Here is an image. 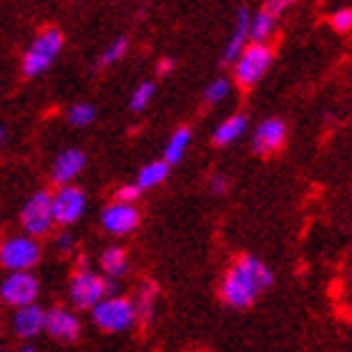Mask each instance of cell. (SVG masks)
<instances>
[{"mask_svg": "<svg viewBox=\"0 0 352 352\" xmlns=\"http://www.w3.org/2000/svg\"><path fill=\"white\" fill-rule=\"evenodd\" d=\"M272 285H274V272L270 270V264L254 254H239L221 277L219 297L229 307L247 309Z\"/></svg>", "mask_w": 352, "mask_h": 352, "instance_id": "obj_1", "label": "cell"}, {"mask_svg": "<svg viewBox=\"0 0 352 352\" xmlns=\"http://www.w3.org/2000/svg\"><path fill=\"white\" fill-rule=\"evenodd\" d=\"M109 294H116V282H109L101 272H96L88 267L86 259L78 262V270L71 274L68 282V300L76 309H91L103 302Z\"/></svg>", "mask_w": 352, "mask_h": 352, "instance_id": "obj_2", "label": "cell"}, {"mask_svg": "<svg viewBox=\"0 0 352 352\" xmlns=\"http://www.w3.org/2000/svg\"><path fill=\"white\" fill-rule=\"evenodd\" d=\"M63 45H66V36H63V30L56 28V25H48L38 33L30 45L25 48L21 58V71L25 78H38V76H43L48 68L56 63V58L60 56L63 51Z\"/></svg>", "mask_w": 352, "mask_h": 352, "instance_id": "obj_3", "label": "cell"}, {"mask_svg": "<svg viewBox=\"0 0 352 352\" xmlns=\"http://www.w3.org/2000/svg\"><path fill=\"white\" fill-rule=\"evenodd\" d=\"M272 63H274V48L270 43H247L236 60L232 63V76L239 88H252L270 74Z\"/></svg>", "mask_w": 352, "mask_h": 352, "instance_id": "obj_4", "label": "cell"}, {"mask_svg": "<svg viewBox=\"0 0 352 352\" xmlns=\"http://www.w3.org/2000/svg\"><path fill=\"white\" fill-rule=\"evenodd\" d=\"M91 320L106 335H121V332L131 330L133 324H136V309H133L131 297L109 294L106 300L98 302L91 309Z\"/></svg>", "mask_w": 352, "mask_h": 352, "instance_id": "obj_5", "label": "cell"}, {"mask_svg": "<svg viewBox=\"0 0 352 352\" xmlns=\"http://www.w3.org/2000/svg\"><path fill=\"white\" fill-rule=\"evenodd\" d=\"M41 242L33 239V236L23 234H6L0 239V267L10 272H30L41 262Z\"/></svg>", "mask_w": 352, "mask_h": 352, "instance_id": "obj_6", "label": "cell"}, {"mask_svg": "<svg viewBox=\"0 0 352 352\" xmlns=\"http://www.w3.org/2000/svg\"><path fill=\"white\" fill-rule=\"evenodd\" d=\"M53 227H56V221H53L51 191H36V194H30L25 199V204L21 206L23 234L41 239V236L51 234Z\"/></svg>", "mask_w": 352, "mask_h": 352, "instance_id": "obj_7", "label": "cell"}, {"mask_svg": "<svg viewBox=\"0 0 352 352\" xmlns=\"http://www.w3.org/2000/svg\"><path fill=\"white\" fill-rule=\"evenodd\" d=\"M38 294H41V282L33 272H10L0 282V300L13 309L36 305Z\"/></svg>", "mask_w": 352, "mask_h": 352, "instance_id": "obj_8", "label": "cell"}, {"mask_svg": "<svg viewBox=\"0 0 352 352\" xmlns=\"http://www.w3.org/2000/svg\"><path fill=\"white\" fill-rule=\"evenodd\" d=\"M51 206H53V221L58 227H71L86 212L88 197L78 184H68V186H58L56 191H51Z\"/></svg>", "mask_w": 352, "mask_h": 352, "instance_id": "obj_9", "label": "cell"}, {"mask_svg": "<svg viewBox=\"0 0 352 352\" xmlns=\"http://www.w3.org/2000/svg\"><path fill=\"white\" fill-rule=\"evenodd\" d=\"M141 224V212L133 204H118L111 201L101 212V227L111 236H129Z\"/></svg>", "mask_w": 352, "mask_h": 352, "instance_id": "obj_10", "label": "cell"}, {"mask_svg": "<svg viewBox=\"0 0 352 352\" xmlns=\"http://www.w3.org/2000/svg\"><path fill=\"white\" fill-rule=\"evenodd\" d=\"M81 317L76 315L74 309L66 307H48L45 309V327L43 332H48L56 342L71 345L81 338Z\"/></svg>", "mask_w": 352, "mask_h": 352, "instance_id": "obj_11", "label": "cell"}, {"mask_svg": "<svg viewBox=\"0 0 352 352\" xmlns=\"http://www.w3.org/2000/svg\"><path fill=\"white\" fill-rule=\"evenodd\" d=\"M287 141V124L282 118H264L262 124L252 133V151L257 156H272L285 146Z\"/></svg>", "mask_w": 352, "mask_h": 352, "instance_id": "obj_12", "label": "cell"}, {"mask_svg": "<svg viewBox=\"0 0 352 352\" xmlns=\"http://www.w3.org/2000/svg\"><path fill=\"white\" fill-rule=\"evenodd\" d=\"M86 162H88V156L83 148H76V146L63 148L51 164V182L56 184V186L74 184L76 179L81 176V171L86 169Z\"/></svg>", "mask_w": 352, "mask_h": 352, "instance_id": "obj_13", "label": "cell"}, {"mask_svg": "<svg viewBox=\"0 0 352 352\" xmlns=\"http://www.w3.org/2000/svg\"><path fill=\"white\" fill-rule=\"evenodd\" d=\"M250 21H252V10L247 6H242L236 10V18H234V30H232V36H229L227 45H224V51H221V63L224 66H232L236 60V56L247 48L250 43Z\"/></svg>", "mask_w": 352, "mask_h": 352, "instance_id": "obj_14", "label": "cell"}, {"mask_svg": "<svg viewBox=\"0 0 352 352\" xmlns=\"http://www.w3.org/2000/svg\"><path fill=\"white\" fill-rule=\"evenodd\" d=\"M13 332L18 335L21 340H33L38 338L45 327V309L41 305H28V307H21L13 312Z\"/></svg>", "mask_w": 352, "mask_h": 352, "instance_id": "obj_15", "label": "cell"}, {"mask_svg": "<svg viewBox=\"0 0 352 352\" xmlns=\"http://www.w3.org/2000/svg\"><path fill=\"white\" fill-rule=\"evenodd\" d=\"M98 270H101V274L109 279V282L124 279L126 274H129V270H131L129 252H126L124 247H118V244L106 247V250L101 252V257H98Z\"/></svg>", "mask_w": 352, "mask_h": 352, "instance_id": "obj_16", "label": "cell"}, {"mask_svg": "<svg viewBox=\"0 0 352 352\" xmlns=\"http://www.w3.org/2000/svg\"><path fill=\"white\" fill-rule=\"evenodd\" d=\"M247 129H250V118H247V113H232V116H227L217 129H214L212 144L219 148L232 146L234 141H239L244 133H247Z\"/></svg>", "mask_w": 352, "mask_h": 352, "instance_id": "obj_17", "label": "cell"}, {"mask_svg": "<svg viewBox=\"0 0 352 352\" xmlns=\"http://www.w3.org/2000/svg\"><path fill=\"white\" fill-rule=\"evenodd\" d=\"M156 300H159V285L151 282V279H144L139 285V289H136V294L131 297L133 309H136V322L139 324L151 322L156 309Z\"/></svg>", "mask_w": 352, "mask_h": 352, "instance_id": "obj_18", "label": "cell"}, {"mask_svg": "<svg viewBox=\"0 0 352 352\" xmlns=\"http://www.w3.org/2000/svg\"><path fill=\"white\" fill-rule=\"evenodd\" d=\"M191 139H194V131H191L189 126H179L174 133L169 136L166 141V146H164V164H169V166H176V164L182 162L186 151L191 146Z\"/></svg>", "mask_w": 352, "mask_h": 352, "instance_id": "obj_19", "label": "cell"}, {"mask_svg": "<svg viewBox=\"0 0 352 352\" xmlns=\"http://www.w3.org/2000/svg\"><path fill=\"white\" fill-rule=\"evenodd\" d=\"M277 21L272 13H267L264 8H259L257 13H252L250 21V43H270V38L277 30Z\"/></svg>", "mask_w": 352, "mask_h": 352, "instance_id": "obj_20", "label": "cell"}, {"mask_svg": "<svg viewBox=\"0 0 352 352\" xmlns=\"http://www.w3.org/2000/svg\"><path fill=\"white\" fill-rule=\"evenodd\" d=\"M171 174V166L169 164H164L162 159H156V162H148L146 166H141L139 169V176H136V186L141 191L146 189H156V186H162Z\"/></svg>", "mask_w": 352, "mask_h": 352, "instance_id": "obj_21", "label": "cell"}, {"mask_svg": "<svg viewBox=\"0 0 352 352\" xmlns=\"http://www.w3.org/2000/svg\"><path fill=\"white\" fill-rule=\"evenodd\" d=\"M126 53H129V38L126 36L113 38V41H111V43L101 51V56L96 58V68L103 71V68L116 66V63H121V60L126 58Z\"/></svg>", "mask_w": 352, "mask_h": 352, "instance_id": "obj_22", "label": "cell"}, {"mask_svg": "<svg viewBox=\"0 0 352 352\" xmlns=\"http://www.w3.org/2000/svg\"><path fill=\"white\" fill-rule=\"evenodd\" d=\"M66 121L74 129H86L96 121V106L88 101H78V103H71L66 109Z\"/></svg>", "mask_w": 352, "mask_h": 352, "instance_id": "obj_23", "label": "cell"}, {"mask_svg": "<svg viewBox=\"0 0 352 352\" xmlns=\"http://www.w3.org/2000/svg\"><path fill=\"white\" fill-rule=\"evenodd\" d=\"M229 96H232V81L224 78V76H219V78H214V81L206 83L201 98H204L206 106H219V103L227 101Z\"/></svg>", "mask_w": 352, "mask_h": 352, "instance_id": "obj_24", "label": "cell"}, {"mask_svg": "<svg viewBox=\"0 0 352 352\" xmlns=\"http://www.w3.org/2000/svg\"><path fill=\"white\" fill-rule=\"evenodd\" d=\"M156 96V83L154 81H141L139 86L133 88L131 98H129V106H131L133 113H141V111H146L151 106Z\"/></svg>", "mask_w": 352, "mask_h": 352, "instance_id": "obj_25", "label": "cell"}, {"mask_svg": "<svg viewBox=\"0 0 352 352\" xmlns=\"http://www.w3.org/2000/svg\"><path fill=\"white\" fill-rule=\"evenodd\" d=\"M330 28L335 33H350L352 30V8H338L330 15Z\"/></svg>", "mask_w": 352, "mask_h": 352, "instance_id": "obj_26", "label": "cell"}, {"mask_svg": "<svg viewBox=\"0 0 352 352\" xmlns=\"http://www.w3.org/2000/svg\"><path fill=\"white\" fill-rule=\"evenodd\" d=\"M141 194H144V191H141L136 184H121V186L113 191V201H118V204H133V206H136V201L141 199Z\"/></svg>", "mask_w": 352, "mask_h": 352, "instance_id": "obj_27", "label": "cell"}, {"mask_svg": "<svg viewBox=\"0 0 352 352\" xmlns=\"http://www.w3.org/2000/svg\"><path fill=\"white\" fill-rule=\"evenodd\" d=\"M56 250H58V254H74V252L78 250V242H76L74 232L60 229L58 234H56Z\"/></svg>", "mask_w": 352, "mask_h": 352, "instance_id": "obj_28", "label": "cell"}, {"mask_svg": "<svg viewBox=\"0 0 352 352\" xmlns=\"http://www.w3.org/2000/svg\"><path fill=\"white\" fill-rule=\"evenodd\" d=\"M209 191L212 194H227L229 191V176L227 174H212L209 176Z\"/></svg>", "mask_w": 352, "mask_h": 352, "instance_id": "obj_29", "label": "cell"}, {"mask_svg": "<svg viewBox=\"0 0 352 352\" xmlns=\"http://www.w3.org/2000/svg\"><path fill=\"white\" fill-rule=\"evenodd\" d=\"M292 6V3H289V0H270V3H264V10H267V13H272L274 15V18H279V15L285 13L287 8Z\"/></svg>", "mask_w": 352, "mask_h": 352, "instance_id": "obj_30", "label": "cell"}, {"mask_svg": "<svg viewBox=\"0 0 352 352\" xmlns=\"http://www.w3.org/2000/svg\"><path fill=\"white\" fill-rule=\"evenodd\" d=\"M174 66H176V60L171 58V56H164V58H159V63H156V71H159L162 76H166L174 71Z\"/></svg>", "mask_w": 352, "mask_h": 352, "instance_id": "obj_31", "label": "cell"}, {"mask_svg": "<svg viewBox=\"0 0 352 352\" xmlns=\"http://www.w3.org/2000/svg\"><path fill=\"white\" fill-rule=\"evenodd\" d=\"M6 141H8V129L3 124H0V146H3Z\"/></svg>", "mask_w": 352, "mask_h": 352, "instance_id": "obj_32", "label": "cell"}, {"mask_svg": "<svg viewBox=\"0 0 352 352\" xmlns=\"http://www.w3.org/2000/svg\"><path fill=\"white\" fill-rule=\"evenodd\" d=\"M18 352H41V350H38L36 345H23V347H21V350H18Z\"/></svg>", "mask_w": 352, "mask_h": 352, "instance_id": "obj_33", "label": "cell"}, {"mask_svg": "<svg viewBox=\"0 0 352 352\" xmlns=\"http://www.w3.org/2000/svg\"><path fill=\"white\" fill-rule=\"evenodd\" d=\"M0 352H6V350H0Z\"/></svg>", "mask_w": 352, "mask_h": 352, "instance_id": "obj_34", "label": "cell"}]
</instances>
